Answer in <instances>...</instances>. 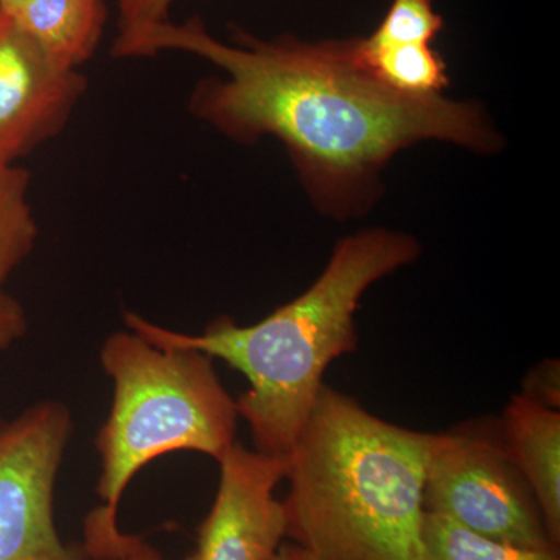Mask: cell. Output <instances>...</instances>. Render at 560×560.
Wrapping results in <instances>:
<instances>
[{
    "instance_id": "6da1fadb",
    "label": "cell",
    "mask_w": 560,
    "mask_h": 560,
    "mask_svg": "<svg viewBox=\"0 0 560 560\" xmlns=\"http://www.w3.org/2000/svg\"><path fill=\"white\" fill-rule=\"evenodd\" d=\"M162 51L219 68L223 77L195 86L190 113L235 142L278 139L313 206L330 219L366 215L381 198L386 165L416 143L436 140L478 154L503 149L480 103L386 90L360 65L355 38L260 39L235 28L224 43L194 16L154 25L128 58Z\"/></svg>"
},
{
    "instance_id": "7a4b0ae2",
    "label": "cell",
    "mask_w": 560,
    "mask_h": 560,
    "mask_svg": "<svg viewBox=\"0 0 560 560\" xmlns=\"http://www.w3.org/2000/svg\"><path fill=\"white\" fill-rule=\"evenodd\" d=\"M420 253L412 235L370 228L341 238L319 278L259 323L241 326L219 316L201 334L168 329L135 312H124V323L151 345L198 350L245 375L249 388L235 400L254 451L287 456L311 418L327 368L359 348L361 298Z\"/></svg>"
},
{
    "instance_id": "3957f363",
    "label": "cell",
    "mask_w": 560,
    "mask_h": 560,
    "mask_svg": "<svg viewBox=\"0 0 560 560\" xmlns=\"http://www.w3.org/2000/svg\"><path fill=\"white\" fill-rule=\"evenodd\" d=\"M433 441L324 383L287 455L285 537L316 560H423Z\"/></svg>"
},
{
    "instance_id": "277c9868",
    "label": "cell",
    "mask_w": 560,
    "mask_h": 560,
    "mask_svg": "<svg viewBox=\"0 0 560 560\" xmlns=\"http://www.w3.org/2000/svg\"><path fill=\"white\" fill-rule=\"evenodd\" d=\"M98 361L113 399L95 436L102 506L88 518L114 530L124 493L143 467L175 452L219 463L237 444L241 416L213 360L198 350L160 348L125 327L105 338Z\"/></svg>"
},
{
    "instance_id": "5b68a950",
    "label": "cell",
    "mask_w": 560,
    "mask_h": 560,
    "mask_svg": "<svg viewBox=\"0 0 560 560\" xmlns=\"http://www.w3.org/2000/svg\"><path fill=\"white\" fill-rule=\"evenodd\" d=\"M423 510L488 539L528 550H559L497 420L434 433Z\"/></svg>"
},
{
    "instance_id": "8992f818",
    "label": "cell",
    "mask_w": 560,
    "mask_h": 560,
    "mask_svg": "<svg viewBox=\"0 0 560 560\" xmlns=\"http://www.w3.org/2000/svg\"><path fill=\"white\" fill-rule=\"evenodd\" d=\"M73 429V412L60 399L0 419V560H94L66 544L55 522V490Z\"/></svg>"
},
{
    "instance_id": "52a82bcc",
    "label": "cell",
    "mask_w": 560,
    "mask_h": 560,
    "mask_svg": "<svg viewBox=\"0 0 560 560\" xmlns=\"http://www.w3.org/2000/svg\"><path fill=\"white\" fill-rule=\"evenodd\" d=\"M86 90L80 68L0 10V162L18 164L57 138Z\"/></svg>"
},
{
    "instance_id": "ba28073f",
    "label": "cell",
    "mask_w": 560,
    "mask_h": 560,
    "mask_svg": "<svg viewBox=\"0 0 560 560\" xmlns=\"http://www.w3.org/2000/svg\"><path fill=\"white\" fill-rule=\"evenodd\" d=\"M219 466V489L189 560H270L285 537V512L275 490L285 478L287 456L235 444Z\"/></svg>"
},
{
    "instance_id": "9c48e42d",
    "label": "cell",
    "mask_w": 560,
    "mask_h": 560,
    "mask_svg": "<svg viewBox=\"0 0 560 560\" xmlns=\"http://www.w3.org/2000/svg\"><path fill=\"white\" fill-rule=\"evenodd\" d=\"M508 452L528 481L548 533L560 544V411L512 397L500 420Z\"/></svg>"
},
{
    "instance_id": "30bf717a",
    "label": "cell",
    "mask_w": 560,
    "mask_h": 560,
    "mask_svg": "<svg viewBox=\"0 0 560 560\" xmlns=\"http://www.w3.org/2000/svg\"><path fill=\"white\" fill-rule=\"evenodd\" d=\"M0 10L73 68L94 57L108 22L106 0H0Z\"/></svg>"
},
{
    "instance_id": "8fae6325",
    "label": "cell",
    "mask_w": 560,
    "mask_h": 560,
    "mask_svg": "<svg viewBox=\"0 0 560 560\" xmlns=\"http://www.w3.org/2000/svg\"><path fill=\"white\" fill-rule=\"evenodd\" d=\"M360 65L386 90L427 98L448 86L447 65L431 44H377L355 38Z\"/></svg>"
},
{
    "instance_id": "7c38bea8",
    "label": "cell",
    "mask_w": 560,
    "mask_h": 560,
    "mask_svg": "<svg viewBox=\"0 0 560 560\" xmlns=\"http://www.w3.org/2000/svg\"><path fill=\"white\" fill-rule=\"evenodd\" d=\"M31 172L0 162V289L32 256L39 238Z\"/></svg>"
},
{
    "instance_id": "4fadbf2b",
    "label": "cell",
    "mask_w": 560,
    "mask_h": 560,
    "mask_svg": "<svg viewBox=\"0 0 560 560\" xmlns=\"http://www.w3.org/2000/svg\"><path fill=\"white\" fill-rule=\"evenodd\" d=\"M423 560H560L559 550H528L482 537L442 515L425 512Z\"/></svg>"
},
{
    "instance_id": "5bb4252c",
    "label": "cell",
    "mask_w": 560,
    "mask_h": 560,
    "mask_svg": "<svg viewBox=\"0 0 560 560\" xmlns=\"http://www.w3.org/2000/svg\"><path fill=\"white\" fill-rule=\"evenodd\" d=\"M442 28L444 20L431 0H393L368 39L377 44H433Z\"/></svg>"
},
{
    "instance_id": "9a60e30c",
    "label": "cell",
    "mask_w": 560,
    "mask_h": 560,
    "mask_svg": "<svg viewBox=\"0 0 560 560\" xmlns=\"http://www.w3.org/2000/svg\"><path fill=\"white\" fill-rule=\"evenodd\" d=\"M176 0H117V36L110 46L114 58H128L132 47L154 25L171 20Z\"/></svg>"
},
{
    "instance_id": "2e32d148",
    "label": "cell",
    "mask_w": 560,
    "mask_h": 560,
    "mask_svg": "<svg viewBox=\"0 0 560 560\" xmlns=\"http://www.w3.org/2000/svg\"><path fill=\"white\" fill-rule=\"evenodd\" d=\"M522 396L559 410L560 407V363L559 360H544L526 374Z\"/></svg>"
},
{
    "instance_id": "e0dca14e",
    "label": "cell",
    "mask_w": 560,
    "mask_h": 560,
    "mask_svg": "<svg viewBox=\"0 0 560 560\" xmlns=\"http://www.w3.org/2000/svg\"><path fill=\"white\" fill-rule=\"evenodd\" d=\"M31 329L27 308L16 296L0 289V355L27 337Z\"/></svg>"
},
{
    "instance_id": "ac0fdd59",
    "label": "cell",
    "mask_w": 560,
    "mask_h": 560,
    "mask_svg": "<svg viewBox=\"0 0 560 560\" xmlns=\"http://www.w3.org/2000/svg\"><path fill=\"white\" fill-rule=\"evenodd\" d=\"M94 560H165L160 551L154 550L151 545L147 544L142 537L128 536L125 534L124 539L119 541L114 550L108 555L92 558Z\"/></svg>"
},
{
    "instance_id": "d6986e66",
    "label": "cell",
    "mask_w": 560,
    "mask_h": 560,
    "mask_svg": "<svg viewBox=\"0 0 560 560\" xmlns=\"http://www.w3.org/2000/svg\"><path fill=\"white\" fill-rule=\"evenodd\" d=\"M270 560H316L311 552L305 551L296 544L280 545L279 550Z\"/></svg>"
}]
</instances>
